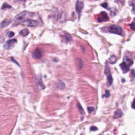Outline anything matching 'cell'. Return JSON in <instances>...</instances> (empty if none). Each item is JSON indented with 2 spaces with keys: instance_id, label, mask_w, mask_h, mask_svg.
I'll use <instances>...</instances> for the list:
<instances>
[{
  "instance_id": "obj_1",
  "label": "cell",
  "mask_w": 135,
  "mask_h": 135,
  "mask_svg": "<svg viewBox=\"0 0 135 135\" xmlns=\"http://www.w3.org/2000/svg\"><path fill=\"white\" fill-rule=\"evenodd\" d=\"M30 13L27 11H23L21 13L18 14L14 19V26H17L18 24L23 23V22L27 19V16Z\"/></svg>"
},
{
  "instance_id": "obj_2",
  "label": "cell",
  "mask_w": 135,
  "mask_h": 135,
  "mask_svg": "<svg viewBox=\"0 0 135 135\" xmlns=\"http://www.w3.org/2000/svg\"><path fill=\"white\" fill-rule=\"evenodd\" d=\"M109 31L110 33L121 35L122 32V29L121 27L116 26V25H112L110 26L109 28Z\"/></svg>"
},
{
  "instance_id": "obj_3",
  "label": "cell",
  "mask_w": 135,
  "mask_h": 135,
  "mask_svg": "<svg viewBox=\"0 0 135 135\" xmlns=\"http://www.w3.org/2000/svg\"><path fill=\"white\" fill-rule=\"evenodd\" d=\"M17 43V40L16 39H11L8 40L5 42V43L4 45V48L5 49H8V50H9V49H12L13 48Z\"/></svg>"
},
{
  "instance_id": "obj_4",
  "label": "cell",
  "mask_w": 135,
  "mask_h": 135,
  "mask_svg": "<svg viewBox=\"0 0 135 135\" xmlns=\"http://www.w3.org/2000/svg\"><path fill=\"white\" fill-rule=\"evenodd\" d=\"M23 23H26L27 26L30 27H35L38 26L39 25V22L37 21L30 19H27L23 22Z\"/></svg>"
},
{
  "instance_id": "obj_5",
  "label": "cell",
  "mask_w": 135,
  "mask_h": 135,
  "mask_svg": "<svg viewBox=\"0 0 135 135\" xmlns=\"http://www.w3.org/2000/svg\"><path fill=\"white\" fill-rule=\"evenodd\" d=\"M43 54V50L41 49H36L32 53V57L34 59H38L41 58Z\"/></svg>"
},
{
  "instance_id": "obj_6",
  "label": "cell",
  "mask_w": 135,
  "mask_h": 135,
  "mask_svg": "<svg viewBox=\"0 0 135 135\" xmlns=\"http://www.w3.org/2000/svg\"><path fill=\"white\" fill-rule=\"evenodd\" d=\"M84 8V3L80 0L77 1L76 5V10L78 14H80Z\"/></svg>"
},
{
  "instance_id": "obj_7",
  "label": "cell",
  "mask_w": 135,
  "mask_h": 135,
  "mask_svg": "<svg viewBox=\"0 0 135 135\" xmlns=\"http://www.w3.org/2000/svg\"><path fill=\"white\" fill-rule=\"evenodd\" d=\"M109 20V17L108 14L105 12H102L101 13V15L98 18L97 21L98 22H102L106 21Z\"/></svg>"
},
{
  "instance_id": "obj_8",
  "label": "cell",
  "mask_w": 135,
  "mask_h": 135,
  "mask_svg": "<svg viewBox=\"0 0 135 135\" xmlns=\"http://www.w3.org/2000/svg\"><path fill=\"white\" fill-rule=\"evenodd\" d=\"M36 86L38 90H43L45 88V85L43 83L41 79L37 80V81L36 82Z\"/></svg>"
},
{
  "instance_id": "obj_9",
  "label": "cell",
  "mask_w": 135,
  "mask_h": 135,
  "mask_svg": "<svg viewBox=\"0 0 135 135\" xmlns=\"http://www.w3.org/2000/svg\"><path fill=\"white\" fill-rule=\"evenodd\" d=\"M120 66L121 68V70L123 71L124 73L128 72L129 71V66L127 65L125 62H122L120 64Z\"/></svg>"
},
{
  "instance_id": "obj_10",
  "label": "cell",
  "mask_w": 135,
  "mask_h": 135,
  "mask_svg": "<svg viewBox=\"0 0 135 135\" xmlns=\"http://www.w3.org/2000/svg\"><path fill=\"white\" fill-rule=\"evenodd\" d=\"M122 115H123V112H122V110L120 109H118L115 112L114 115V118L117 119V118H120L122 116Z\"/></svg>"
},
{
  "instance_id": "obj_11",
  "label": "cell",
  "mask_w": 135,
  "mask_h": 135,
  "mask_svg": "<svg viewBox=\"0 0 135 135\" xmlns=\"http://www.w3.org/2000/svg\"><path fill=\"white\" fill-rule=\"evenodd\" d=\"M124 62H125L129 66H130V65H131L133 63L132 59H131V58H129L128 57H124Z\"/></svg>"
},
{
  "instance_id": "obj_12",
  "label": "cell",
  "mask_w": 135,
  "mask_h": 135,
  "mask_svg": "<svg viewBox=\"0 0 135 135\" xmlns=\"http://www.w3.org/2000/svg\"><path fill=\"white\" fill-rule=\"evenodd\" d=\"M11 22V21L8 20H6L2 21L1 23H0V29L3 28L5 27L9 26Z\"/></svg>"
},
{
  "instance_id": "obj_13",
  "label": "cell",
  "mask_w": 135,
  "mask_h": 135,
  "mask_svg": "<svg viewBox=\"0 0 135 135\" xmlns=\"http://www.w3.org/2000/svg\"><path fill=\"white\" fill-rule=\"evenodd\" d=\"M117 61V58L115 56H114V55H112V56H111V57H110L109 59V62L110 64H114L116 63Z\"/></svg>"
},
{
  "instance_id": "obj_14",
  "label": "cell",
  "mask_w": 135,
  "mask_h": 135,
  "mask_svg": "<svg viewBox=\"0 0 135 135\" xmlns=\"http://www.w3.org/2000/svg\"><path fill=\"white\" fill-rule=\"evenodd\" d=\"M57 87L59 89H63L65 88V84L62 81H59L57 83Z\"/></svg>"
},
{
  "instance_id": "obj_15",
  "label": "cell",
  "mask_w": 135,
  "mask_h": 135,
  "mask_svg": "<svg viewBox=\"0 0 135 135\" xmlns=\"http://www.w3.org/2000/svg\"><path fill=\"white\" fill-rule=\"evenodd\" d=\"M29 33V31L28 29H23L20 32V34L23 36H26Z\"/></svg>"
},
{
  "instance_id": "obj_16",
  "label": "cell",
  "mask_w": 135,
  "mask_h": 135,
  "mask_svg": "<svg viewBox=\"0 0 135 135\" xmlns=\"http://www.w3.org/2000/svg\"><path fill=\"white\" fill-rule=\"evenodd\" d=\"M65 19H66V14L65 12H62V13H61L60 15L59 20L60 22H63L65 20Z\"/></svg>"
},
{
  "instance_id": "obj_17",
  "label": "cell",
  "mask_w": 135,
  "mask_h": 135,
  "mask_svg": "<svg viewBox=\"0 0 135 135\" xmlns=\"http://www.w3.org/2000/svg\"><path fill=\"white\" fill-rule=\"evenodd\" d=\"M107 80L109 83V85H111L113 82V78L111 75H108L107 76Z\"/></svg>"
},
{
  "instance_id": "obj_18",
  "label": "cell",
  "mask_w": 135,
  "mask_h": 135,
  "mask_svg": "<svg viewBox=\"0 0 135 135\" xmlns=\"http://www.w3.org/2000/svg\"><path fill=\"white\" fill-rule=\"evenodd\" d=\"M63 40H65L66 42H69L71 40V36L69 34H66L65 35H64L62 36Z\"/></svg>"
},
{
  "instance_id": "obj_19",
  "label": "cell",
  "mask_w": 135,
  "mask_h": 135,
  "mask_svg": "<svg viewBox=\"0 0 135 135\" xmlns=\"http://www.w3.org/2000/svg\"><path fill=\"white\" fill-rule=\"evenodd\" d=\"M11 8H12V7L11 5H10L9 4H8L7 3H4L3 4L1 9H2V10H4V9H11Z\"/></svg>"
},
{
  "instance_id": "obj_20",
  "label": "cell",
  "mask_w": 135,
  "mask_h": 135,
  "mask_svg": "<svg viewBox=\"0 0 135 135\" xmlns=\"http://www.w3.org/2000/svg\"><path fill=\"white\" fill-rule=\"evenodd\" d=\"M110 68L109 67V65L107 64L106 68H105V75H110Z\"/></svg>"
},
{
  "instance_id": "obj_21",
  "label": "cell",
  "mask_w": 135,
  "mask_h": 135,
  "mask_svg": "<svg viewBox=\"0 0 135 135\" xmlns=\"http://www.w3.org/2000/svg\"><path fill=\"white\" fill-rule=\"evenodd\" d=\"M78 63H79L78 65V66L79 67V68L80 69L82 68L83 67V65L82 61L81 59H79V61H78Z\"/></svg>"
},
{
  "instance_id": "obj_22",
  "label": "cell",
  "mask_w": 135,
  "mask_h": 135,
  "mask_svg": "<svg viewBox=\"0 0 135 135\" xmlns=\"http://www.w3.org/2000/svg\"><path fill=\"white\" fill-rule=\"evenodd\" d=\"M78 109L79 110L81 114H83V108H82L81 106L80 105H79V104H78Z\"/></svg>"
},
{
  "instance_id": "obj_23",
  "label": "cell",
  "mask_w": 135,
  "mask_h": 135,
  "mask_svg": "<svg viewBox=\"0 0 135 135\" xmlns=\"http://www.w3.org/2000/svg\"><path fill=\"white\" fill-rule=\"evenodd\" d=\"M94 110H95V108L93 107H90L88 108V111L89 113H91L92 112H93Z\"/></svg>"
},
{
  "instance_id": "obj_24",
  "label": "cell",
  "mask_w": 135,
  "mask_h": 135,
  "mask_svg": "<svg viewBox=\"0 0 135 135\" xmlns=\"http://www.w3.org/2000/svg\"><path fill=\"white\" fill-rule=\"evenodd\" d=\"M105 96H103V97H105L106 98H108L110 97V92L108 90H106V95H104Z\"/></svg>"
},
{
  "instance_id": "obj_25",
  "label": "cell",
  "mask_w": 135,
  "mask_h": 135,
  "mask_svg": "<svg viewBox=\"0 0 135 135\" xmlns=\"http://www.w3.org/2000/svg\"><path fill=\"white\" fill-rule=\"evenodd\" d=\"M14 35V33L13 32H12V31H10L8 33V36H9V38H12V37H13V36Z\"/></svg>"
},
{
  "instance_id": "obj_26",
  "label": "cell",
  "mask_w": 135,
  "mask_h": 135,
  "mask_svg": "<svg viewBox=\"0 0 135 135\" xmlns=\"http://www.w3.org/2000/svg\"><path fill=\"white\" fill-rule=\"evenodd\" d=\"M90 130H91V131H96V130H98V128H97L96 127H95V126H92V127H91V128H90Z\"/></svg>"
},
{
  "instance_id": "obj_27",
  "label": "cell",
  "mask_w": 135,
  "mask_h": 135,
  "mask_svg": "<svg viewBox=\"0 0 135 135\" xmlns=\"http://www.w3.org/2000/svg\"><path fill=\"white\" fill-rule=\"evenodd\" d=\"M131 76H132V79H133L134 78V75H135V72H134V69H132V70H131Z\"/></svg>"
},
{
  "instance_id": "obj_28",
  "label": "cell",
  "mask_w": 135,
  "mask_h": 135,
  "mask_svg": "<svg viewBox=\"0 0 135 135\" xmlns=\"http://www.w3.org/2000/svg\"><path fill=\"white\" fill-rule=\"evenodd\" d=\"M134 26H134V23L133 22L130 25V27L131 29H132V30H134Z\"/></svg>"
},
{
  "instance_id": "obj_29",
  "label": "cell",
  "mask_w": 135,
  "mask_h": 135,
  "mask_svg": "<svg viewBox=\"0 0 135 135\" xmlns=\"http://www.w3.org/2000/svg\"><path fill=\"white\" fill-rule=\"evenodd\" d=\"M101 5L104 8H107V7H108V4L107 3H104L102 4Z\"/></svg>"
},
{
  "instance_id": "obj_30",
  "label": "cell",
  "mask_w": 135,
  "mask_h": 135,
  "mask_svg": "<svg viewBox=\"0 0 135 135\" xmlns=\"http://www.w3.org/2000/svg\"><path fill=\"white\" fill-rule=\"evenodd\" d=\"M133 105H134V102H133V103H132V108L133 109H134V107H133Z\"/></svg>"
},
{
  "instance_id": "obj_31",
  "label": "cell",
  "mask_w": 135,
  "mask_h": 135,
  "mask_svg": "<svg viewBox=\"0 0 135 135\" xmlns=\"http://www.w3.org/2000/svg\"><path fill=\"white\" fill-rule=\"evenodd\" d=\"M17 1H25L26 0H17Z\"/></svg>"
}]
</instances>
